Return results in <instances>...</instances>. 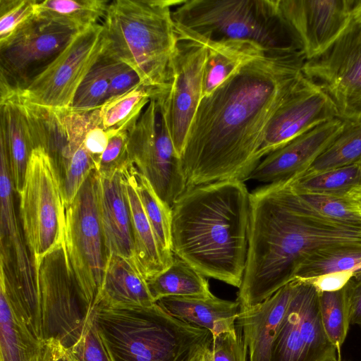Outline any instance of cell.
<instances>
[{
    "label": "cell",
    "mask_w": 361,
    "mask_h": 361,
    "mask_svg": "<svg viewBox=\"0 0 361 361\" xmlns=\"http://www.w3.org/2000/svg\"><path fill=\"white\" fill-rule=\"evenodd\" d=\"M36 0H0V42L33 16Z\"/></svg>",
    "instance_id": "cell-38"
},
{
    "label": "cell",
    "mask_w": 361,
    "mask_h": 361,
    "mask_svg": "<svg viewBox=\"0 0 361 361\" xmlns=\"http://www.w3.org/2000/svg\"><path fill=\"white\" fill-rule=\"evenodd\" d=\"M287 181L293 189L299 192L344 197L351 188L361 185V165L293 177Z\"/></svg>",
    "instance_id": "cell-34"
},
{
    "label": "cell",
    "mask_w": 361,
    "mask_h": 361,
    "mask_svg": "<svg viewBox=\"0 0 361 361\" xmlns=\"http://www.w3.org/2000/svg\"><path fill=\"white\" fill-rule=\"evenodd\" d=\"M41 361H74L71 353L62 343L56 338L42 342Z\"/></svg>",
    "instance_id": "cell-45"
},
{
    "label": "cell",
    "mask_w": 361,
    "mask_h": 361,
    "mask_svg": "<svg viewBox=\"0 0 361 361\" xmlns=\"http://www.w3.org/2000/svg\"><path fill=\"white\" fill-rule=\"evenodd\" d=\"M287 312L273 343L271 361H307L306 347L300 330L297 281Z\"/></svg>",
    "instance_id": "cell-35"
},
{
    "label": "cell",
    "mask_w": 361,
    "mask_h": 361,
    "mask_svg": "<svg viewBox=\"0 0 361 361\" xmlns=\"http://www.w3.org/2000/svg\"><path fill=\"white\" fill-rule=\"evenodd\" d=\"M160 307L171 316L209 331L213 337L236 331L235 322L240 312V302L219 298L166 297L157 300Z\"/></svg>",
    "instance_id": "cell-20"
},
{
    "label": "cell",
    "mask_w": 361,
    "mask_h": 361,
    "mask_svg": "<svg viewBox=\"0 0 361 361\" xmlns=\"http://www.w3.org/2000/svg\"><path fill=\"white\" fill-rule=\"evenodd\" d=\"M18 196L22 229L36 275L45 256L65 244L66 228L60 178L41 147L32 152Z\"/></svg>",
    "instance_id": "cell-7"
},
{
    "label": "cell",
    "mask_w": 361,
    "mask_h": 361,
    "mask_svg": "<svg viewBox=\"0 0 361 361\" xmlns=\"http://www.w3.org/2000/svg\"><path fill=\"white\" fill-rule=\"evenodd\" d=\"M142 84L135 71L117 60L113 67L107 100L120 96Z\"/></svg>",
    "instance_id": "cell-41"
},
{
    "label": "cell",
    "mask_w": 361,
    "mask_h": 361,
    "mask_svg": "<svg viewBox=\"0 0 361 361\" xmlns=\"http://www.w3.org/2000/svg\"><path fill=\"white\" fill-rule=\"evenodd\" d=\"M116 59L103 51L80 85L71 109L89 112L99 109L107 100L110 79Z\"/></svg>",
    "instance_id": "cell-33"
},
{
    "label": "cell",
    "mask_w": 361,
    "mask_h": 361,
    "mask_svg": "<svg viewBox=\"0 0 361 361\" xmlns=\"http://www.w3.org/2000/svg\"><path fill=\"white\" fill-rule=\"evenodd\" d=\"M302 52L266 51L204 97L180 157L186 190L245 182L261 161L267 128L303 74Z\"/></svg>",
    "instance_id": "cell-1"
},
{
    "label": "cell",
    "mask_w": 361,
    "mask_h": 361,
    "mask_svg": "<svg viewBox=\"0 0 361 361\" xmlns=\"http://www.w3.org/2000/svg\"><path fill=\"white\" fill-rule=\"evenodd\" d=\"M79 32L33 14L0 42V101L25 88Z\"/></svg>",
    "instance_id": "cell-10"
},
{
    "label": "cell",
    "mask_w": 361,
    "mask_h": 361,
    "mask_svg": "<svg viewBox=\"0 0 361 361\" xmlns=\"http://www.w3.org/2000/svg\"><path fill=\"white\" fill-rule=\"evenodd\" d=\"M281 14L300 40L305 60L322 53L348 25L355 0H278Z\"/></svg>",
    "instance_id": "cell-15"
},
{
    "label": "cell",
    "mask_w": 361,
    "mask_h": 361,
    "mask_svg": "<svg viewBox=\"0 0 361 361\" xmlns=\"http://www.w3.org/2000/svg\"><path fill=\"white\" fill-rule=\"evenodd\" d=\"M0 113V140L6 145L14 189L19 195L35 147L26 118L18 104L13 99L1 101Z\"/></svg>",
    "instance_id": "cell-24"
},
{
    "label": "cell",
    "mask_w": 361,
    "mask_h": 361,
    "mask_svg": "<svg viewBox=\"0 0 361 361\" xmlns=\"http://www.w3.org/2000/svg\"><path fill=\"white\" fill-rule=\"evenodd\" d=\"M279 183L288 204L300 214L326 224L361 225L345 196L299 192L293 189L287 180Z\"/></svg>",
    "instance_id": "cell-25"
},
{
    "label": "cell",
    "mask_w": 361,
    "mask_h": 361,
    "mask_svg": "<svg viewBox=\"0 0 361 361\" xmlns=\"http://www.w3.org/2000/svg\"><path fill=\"white\" fill-rule=\"evenodd\" d=\"M336 361H341V360H340V359H338V360H336Z\"/></svg>",
    "instance_id": "cell-48"
},
{
    "label": "cell",
    "mask_w": 361,
    "mask_h": 361,
    "mask_svg": "<svg viewBox=\"0 0 361 361\" xmlns=\"http://www.w3.org/2000/svg\"><path fill=\"white\" fill-rule=\"evenodd\" d=\"M302 72L328 97L338 118L361 123V20L353 12L339 37L305 60Z\"/></svg>",
    "instance_id": "cell-11"
},
{
    "label": "cell",
    "mask_w": 361,
    "mask_h": 361,
    "mask_svg": "<svg viewBox=\"0 0 361 361\" xmlns=\"http://www.w3.org/2000/svg\"><path fill=\"white\" fill-rule=\"evenodd\" d=\"M345 197L361 221V185L351 188Z\"/></svg>",
    "instance_id": "cell-46"
},
{
    "label": "cell",
    "mask_w": 361,
    "mask_h": 361,
    "mask_svg": "<svg viewBox=\"0 0 361 361\" xmlns=\"http://www.w3.org/2000/svg\"><path fill=\"white\" fill-rule=\"evenodd\" d=\"M35 277L39 341L56 338L70 348L92 310L81 295L65 244L45 256Z\"/></svg>",
    "instance_id": "cell-9"
},
{
    "label": "cell",
    "mask_w": 361,
    "mask_h": 361,
    "mask_svg": "<svg viewBox=\"0 0 361 361\" xmlns=\"http://www.w3.org/2000/svg\"><path fill=\"white\" fill-rule=\"evenodd\" d=\"M352 165H361V123L345 122L335 140L299 176Z\"/></svg>",
    "instance_id": "cell-32"
},
{
    "label": "cell",
    "mask_w": 361,
    "mask_h": 361,
    "mask_svg": "<svg viewBox=\"0 0 361 361\" xmlns=\"http://www.w3.org/2000/svg\"><path fill=\"white\" fill-rule=\"evenodd\" d=\"M345 122L335 118L293 139L261 160L248 180L267 184L303 173L342 132Z\"/></svg>",
    "instance_id": "cell-17"
},
{
    "label": "cell",
    "mask_w": 361,
    "mask_h": 361,
    "mask_svg": "<svg viewBox=\"0 0 361 361\" xmlns=\"http://www.w3.org/2000/svg\"><path fill=\"white\" fill-rule=\"evenodd\" d=\"M250 192L244 182L217 181L187 189L171 207V245L206 277L239 288L248 246Z\"/></svg>",
    "instance_id": "cell-3"
},
{
    "label": "cell",
    "mask_w": 361,
    "mask_h": 361,
    "mask_svg": "<svg viewBox=\"0 0 361 361\" xmlns=\"http://www.w3.org/2000/svg\"><path fill=\"white\" fill-rule=\"evenodd\" d=\"M248 246L237 293L240 309L264 301L293 280L298 264L331 245H361V225L331 224L305 216L286 200L279 183L250 193Z\"/></svg>",
    "instance_id": "cell-2"
},
{
    "label": "cell",
    "mask_w": 361,
    "mask_h": 361,
    "mask_svg": "<svg viewBox=\"0 0 361 361\" xmlns=\"http://www.w3.org/2000/svg\"><path fill=\"white\" fill-rule=\"evenodd\" d=\"M343 288L348 303L350 324L361 326V274L355 275Z\"/></svg>",
    "instance_id": "cell-44"
},
{
    "label": "cell",
    "mask_w": 361,
    "mask_h": 361,
    "mask_svg": "<svg viewBox=\"0 0 361 361\" xmlns=\"http://www.w3.org/2000/svg\"><path fill=\"white\" fill-rule=\"evenodd\" d=\"M177 32L194 37L207 47L202 98L245 64L266 51L255 42L244 39L211 40L191 33L175 25Z\"/></svg>",
    "instance_id": "cell-22"
},
{
    "label": "cell",
    "mask_w": 361,
    "mask_h": 361,
    "mask_svg": "<svg viewBox=\"0 0 361 361\" xmlns=\"http://www.w3.org/2000/svg\"><path fill=\"white\" fill-rule=\"evenodd\" d=\"M235 332H226L213 337L212 361H247L241 331L235 324Z\"/></svg>",
    "instance_id": "cell-40"
},
{
    "label": "cell",
    "mask_w": 361,
    "mask_h": 361,
    "mask_svg": "<svg viewBox=\"0 0 361 361\" xmlns=\"http://www.w3.org/2000/svg\"><path fill=\"white\" fill-rule=\"evenodd\" d=\"M147 283L155 302L166 297L207 298L213 295L206 276L175 255L168 268Z\"/></svg>",
    "instance_id": "cell-26"
},
{
    "label": "cell",
    "mask_w": 361,
    "mask_h": 361,
    "mask_svg": "<svg viewBox=\"0 0 361 361\" xmlns=\"http://www.w3.org/2000/svg\"><path fill=\"white\" fill-rule=\"evenodd\" d=\"M102 25L97 23L78 33L41 74L8 99L51 109H70L78 88L102 51Z\"/></svg>",
    "instance_id": "cell-14"
},
{
    "label": "cell",
    "mask_w": 361,
    "mask_h": 361,
    "mask_svg": "<svg viewBox=\"0 0 361 361\" xmlns=\"http://www.w3.org/2000/svg\"><path fill=\"white\" fill-rule=\"evenodd\" d=\"M130 171L138 196L168 268L173 260L171 245V208L158 196L149 180L132 163Z\"/></svg>",
    "instance_id": "cell-30"
},
{
    "label": "cell",
    "mask_w": 361,
    "mask_h": 361,
    "mask_svg": "<svg viewBox=\"0 0 361 361\" xmlns=\"http://www.w3.org/2000/svg\"><path fill=\"white\" fill-rule=\"evenodd\" d=\"M68 350L74 361H111L97 329L94 310L80 338Z\"/></svg>",
    "instance_id": "cell-37"
},
{
    "label": "cell",
    "mask_w": 361,
    "mask_h": 361,
    "mask_svg": "<svg viewBox=\"0 0 361 361\" xmlns=\"http://www.w3.org/2000/svg\"><path fill=\"white\" fill-rule=\"evenodd\" d=\"M128 153L130 162L171 208L186 190V180L156 98L150 99L129 129Z\"/></svg>",
    "instance_id": "cell-12"
},
{
    "label": "cell",
    "mask_w": 361,
    "mask_h": 361,
    "mask_svg": "<svg viewBox=\"0 0 361 361\" xmlns=\"http://www.w3.org/2000/svg\"><path fill=\"white\" fill-rule=\"evenodd\" d=\"M351 271L361 274V245H331L313 250L293 271V280L321 274Z\"/></svg>",
    "instance_id": "cell-28"
},
{
    "label": "cell",
    "mask_w": 361,
    "mask_h": 361,
    "mask_svg": "<svg viewBox=\"0 0 361 361\" xmlns=\"http://www.w3.org/2000/svg\"><path fill=\"white\" fill-rule=\"evenodd\" d=\"M160 93L157 90L140 84L131 90L106 101L98 109L101 126L105 130H129L150 99Z\"/></svg>",
    "instance_id": "cell-31"
},
{
    "label": "cell",
    "mask_w": 361,
    "mask_h": 361,
    "mask_svg": "<svg viewBox=\"0 0 361 361\" xmlns=\"http://www.w3.org/2000/svg\"><path fill=\"white\" fill-rule=\"evenodd\" d=\"M343 288L337 291L319 293L322 324L338 355L350 324L348 303Z\"/></svg>",
    "instance_id": "cell-36"
},
{
    "label": "cell",
    "mask_w": 361,
    "mask_h": 361,
    "mask_svg": "<svg viewBox=\"0 0 361 361\" xmlns=\"http://www.w3.org/2000/svg\"><path fill=\"white\" fill-rule=\"evenodd\" d=\"M111 361H212V334L149 307L94 309Z\"/></svg>",
    "instance_id": "cell-4"
},
{
    "label": "cell",
    "mask_w": 361,
    "mask_h": 361,
    "mask_svg": "<svg viewBox=\"0 0 361 361\" xmlns=\"http://www.w3.org/2000/svg\"><path fill=\"white\" fill-rule=\"evenodd\" d=\"M154 303L147 281L135 263L119 255H108L95 307H149Z\"/></svg>",
    "instance_id": "cell-21"
},
{
    "label": "cell",
    "mask_w": 361,
    "mask_h": 361,
    "mask_svg": "<svg viewBox=\"0 0 361 361\" xmlns=\"http://www.w3.org/2000/svg\"><path fill=\"white\" fill-rule=\"evenodd\" d=\"M353 13L361 20V0H355Z\"/></svg>",
    "instance_id": "cell-47"
},
{
    "label": "cell",
    "mask_w": 361,
    "mask_h": 361,
    "mask_svg": "<svg viewBox=\"0 0 361 361\" xmlns=\"http://www.w3.org/2000/svg\"><path fill=\"white\" fill-rule=\"evenodd\" d=\"M107 146L103 152L97 171L110 173L123 168L130 161L128 153V130H109Z\"/></svg>",
    "instance_id": "cell-39"
},
{
    "label": "cell",
    "mask_w": 361,
    "mask_h": 361,
    "mask_svg": "<svg viewBox=\"0 0 361 361\" xmlns=\"http://www.w3.org/2000/svg\"><path fill=\"white\" fill-rule=\"evenodd\" d=\"M354 276L351 271H343L298 279L312 286L318 293H323L342 289Z\"/></svg>",
    "instance_id": "cell-43"
},
{
    "label": "cell",
    "mask_w": 361,
    "mask_h": 361,
    "mask_svg": "<svg viewBox=\"0 0 361 361\" xmlns=\"http://www.w3.org/2000/svg\"><path fill=\"white\" fill-rule=\"evenodd\" d=\"M176 33L178 42L169 66L168 87L153 98L160 105L176 151L181 157L202 99L207 47L194 37Z\"/></svg>",
    "instance_id": "cell-13"
},
{
    "label": "cell",
    "mask_w": 361,
    "mask_h": 361,
    "mask_svg": "<svg viewBox=\"0 0 361 361\" xmlns=\"http://www.w3.org/2000/svg\"><path fill=\"white\" fill-rule=\"evenodd\" d=\"M99 174L92 171L66 207L65 247L81 295L92 310L103 281L106 252L98 205Z\"/></svg>",
    "instance_id": "cell-8"
},
{
    "label": "cell",
    "mask_w": 361,
    "mask_h": 361,
    "mask_svg": "<svg viewBox=\"0 0 361 361\" xmlns=\"http://www.w3.org/2000/svg\"><path fill=\"white\" fill-rule=\"evenodd\" d=\"M109 3L106 0H45L37 3L34 14L82 32L104 17Z\"/></svg>",
    "instance_id": "cell-29"
},
{
    "label": "cell",
    "mask_w": 361,
    "mask_h": 361,
    "mask_svg": "<svg viewBox=\"0 0 361 361\" xmlns=\"http://www.w3.org/2000/svg\"><path fill=\"white\" fill-rule=\"evenodd\" d=\"M126 166L110 173H99L98 205L106 257L114 254L135 262Z\"/></svg>",
    "instance_id": "cell-18"
},
{
    "label": "cell",
    "mask_w": 361,
    "mask_h": 361,
    "mask_svg": "<svg viewBox=\"0 0 361 361\" xmlns=\"http://www.w3.org/2000/svg\"><path fill=\"white\" fill-rule=\"evenodd\" d=\"M1 361H41L42 342L16 317L0 293Z\"/></svg>",
    "instance_id": "cell-27"
},
{
    "label": "cell",
    "mask_w": 361,
    "mask_h": 361,
    "mask_svg": "<svg viewBox=\"0 0 361 361\" xmlns=\"http://www.w3.org/2000/svg\"><path fill=\"white\" fill-rule=\"evenodd\" d=\"M294 286L293 280L261 303L240 310L235 324L242 334L247 361H271L273 343Z\"/></svg>",
    "instance_id": "cell-19"
},
{
    "label": "cell",
    "mask_w": 361,
    "mask_h": 361,
    "mask_svg": "<svg viewBox=\"0 0 361 361\" xmlns=\"http://www.w3.org/2000/svg\"><path fill=\"white\" fill-rule=\"evenodd\" d=\"M335 118L336 111L330 99L303 75L272 116L259 150L260 157Z\"/></svg>",
    "instance_id": "cell-16"
},
{
    "label": "cell",
    "mask_w": 361,
    "mask_h": 361,
    "mask_svg": "<svg viewBox=\"0 0 361 361\" xmlns=\"http://www.w3.org/2000/svg\"><path fill=\"white\" fill-rule=\"evenodd\" d=\"M172 17L176 26L205 39L250 40L267 51L303 53L278 0H183Z\"/></svg>",
    "instance_id": "cell-6"
},
{
    "label": "cell",
    "mask_w": 361,
    "mask_h": 361,
    "mask_svg": "<svg viewBox=\"0 0 361 361\" xmlns=\"http://www.w3.org/2000/svg\"><path fill=\"white\" fill-rule=\"evenodd\" d=\"M130 164V161L124 168V174L131 214L134 260L147 281L162 272L167 267L136 190Z\"/></svg>",
    "instance_id": "cell-23"
},
{
    "label": "cell",
    "mask_w": 361,
    "mask_h": 361,
    "mask_svg": "<svg viewBox=\"0 0 361 361\" xmlns=\"http://www.w3.org/2000/svg\"><path fill=\"white\" fill-rule=\"evenodd\" d=\"M109 141V134L100 125L99 110L94 111V116L85 135V145L89 154L97 164L104 152Z\"/></svg>",
    "instance_id": "cell-42"
},
{
    "label": "cell",
    "mask_w": 361,
    "mask_h": 361,
    "mask_svg": "<svg viewBox=\"0 0 361 361\" xmlns=\"http://www.w3.org/2000/svg\"><path fill=\"white\" fill-rule=\"evenodd\" d=\"M183 0L110 1L102 25L103 51L127 64L143 85L164 92L178 35L172 7Z\"/></svg>",
    "instance_id": "cell-5"
}]
</instances>
